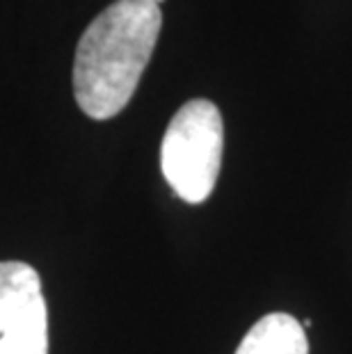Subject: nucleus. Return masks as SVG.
<instances>
[{
  "label": "nucleus",
  "mask_w": 352,
  "mask_h": 354,
  "mask_svg": "<svg viewBox=\"0 0 352 354\" xmlns=\"http://www.w3.org/2000/svg\"><path fill=\"white\" fill-rule=\"evenodd\" d=\"M236 354H309V341L297 318L268 313L247 331Z\"/></svg>",
  "instance_id": "nucleus-4"
},
{
  "label": "nucleus",
  "mask_w": 352,
  "mask_h": 354,
  "mask_svg": "<svg viewBox=\"0 0 352 354\" xmlns=\"http://www.w3.org/2000/svg\"><path fill=\"white\" fill-rule=\"evenodd\" d=\"M0 354H48L41 279L24 261L0 263Z\"/></svg>",
  "instance_id": "nucleus-3"
},
{
  "label": "nucleus",
  "mask_w": 352,
  "mask_h": 354,
  "mask_svg": "<svg viewBox=\"0 0 352 354\" xmlns=\"http://www.w3.org/2000/svg\"><path fill=\"white\" fill-rule=\"evenodd\" d=\"M224 124L217 105L192 99L178 108L160 145V169L176 197L204 203L215 190L222 167Z\"/></svg>",
  "instance_id": "nucleus-2"
},
{
  "label": "nucleus",
  "mask_w": 352,
  "mask_h": 354,
  "mask_svg": "<svg viewBox=\"0 0 352 354\" xmlns=\"http://www.w3.org/2000/svg\"><path fill=\"white\" fill-rule=\"evenodd\" d=\"M160 28L154 0H115L87 26L73 59V96L87 117L112 119L131 103Z\"/></svg>",
  "instance_id": "nucleus-1"
},
{
  "label": "nucleus",
  "mask_w": 352,
  "mask_h": 354,
  "mask_svg": "<svg viewBox=\"0 0 352 354\" xmlns=\"http://www.w3.org/2000/svg\"><path fill=\"white\" fill-rule=\"evenodd\" d=\"M154 3H158V5H160V3H163V0H154Z\"/></svg>",
  "instance_id": "nucleus-5"
}]
</instances>
